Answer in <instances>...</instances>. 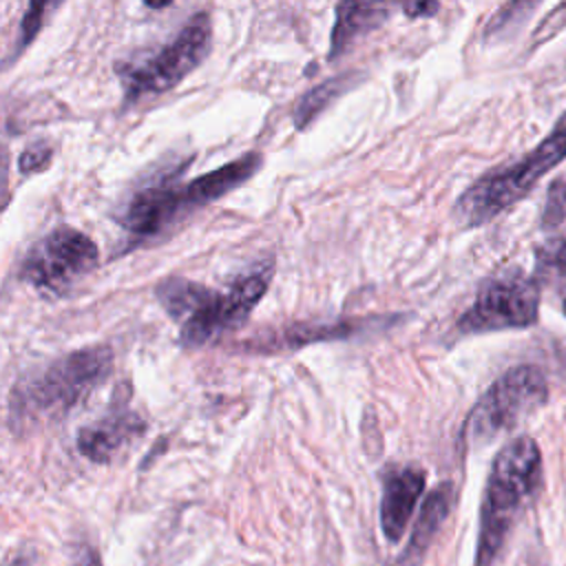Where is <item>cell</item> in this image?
<instances>
[{"label":"cell","mask_w":566,"mask_h":566,"mask_svg":"<svg viewBox=\"0 0 566 566\" xmlns=\"http://www.w3.org/2000/svg\"><path fill=\"white\" fill-rule=\"evenodd\" d=\"M272 261L256 263L239 274L228 290L219 292L208 285L170 276L164 279L155 294L170 318L179 323V340L186 347H199L217 336L237 329L268 292Z\"/></svg>","instance_id":"1"},{"label":"cell","mask_w":566,"mask_h":566,"mask_svg":"<svg viewBox=\"0 0 566 566\" xmlns=\"http://www.w3.org/2000/svg\"><path fill=\"white\" fill-rule=\"evenodd\" d=\"M542 478V453L533 438L520 436L495 455L480 506L475 566H493L506 535L533 497Z\"/></svg>","instance_id":"2"},{"label":"cell","mask_w":566,"mask_h":566,"mask_svg":"<svg viewBox=\"0 0 566 566\" xmlns=\"http://www.w3.org/2000/svg\"><path fill=\"white\" fill-rule=\"evenodd\" d=\"M111 367L113 352L106 345L82 347L55 358L15 387L9 402L13 424L66 416L106 380Z\"/></svg>","instance_id":"3"},{"label":"cell","mask_w":566,"mask_h":566,"mask_svg":"<svg viewBox=\"0 0 566 566\" xmlns=\"http://www.w3.org/2000/svg\"><path fill=\"white\" fill-rule=\"evenodd\" d=\"M566 159V113L522 161L478 179L460 197L455 214L464 226H478L522 199L548 170Z\"/></svg>","instance_id":"4"},{"label":"cell","mask_w":566,"mask_h":566,"mask_svg":"<svg viewBox=\"0 0 566 566\" xmlns=\"http://www.w3.org/2000/svg\"><path fill=\"white\" fill-rule=\"evenodd\" d=\"M212 42V27L208 13H195L186 27L153 55L115 64L124 102L133 104L142 97H155L172 91L186 75H190L208 55Z\"/></svg>","instance_id":"5"},{"label":"cell","mask_w":566,"mask_h":566,"mask_svg":"<svg viewBox=\"0 0 566 566\" xmlns=\"http://www.w3.org/2000/svg\"><path fill=\"white\" fill-rule=\"evenodd\" d=\"M546 396L548 385L537 367H513L480 396L467 418L464 436L471 440H486L500 431H506L537 409Z\"/></svg>","instance_id":"6"},{"label":"cell","mask_w":566,"mask_h":566,"mask_svg":"<svg viewBox=\"0 0 566 566\" xmlns=\"http://www.w3.org/2000/svg\"><path fill=\"white\" fill-rule=\"evenodd\" d=\"M97 261L99 250L88 234L60 226L31 245L20 263V279L42 292L60 294L86 276Z\"/></svg>","instance_id":"7"},{"label":"cell","mask_w":566,"mask_h":566,"mask_svg":"<svg viewBox=\"0 0 566 566\" xmlns=\"http://www.w3.org/2000/svg\"><path fill=\"white\" fill-rule=\"evenodd\" d=\"M539 290L526 276H506L486 283L473 305L460 316L458 329L497 332L511 327H528L537 321Z\"/></svg>","instance_id":"8"},{"label":"cell","mask_w":566,"mask_h":566,"mask_svg":"<svg viewBox=\"0 0 566 566\" xmlns=\"http://www.w3.org/2000/svg\"><path fill=\"white\" fill-rule=\"evenodd\" d=\"M166 175L135 190L119 212V226L133 241H146L164 232L184 214L192 212L186 199V184Z\"/></svg>","instance_id":"9"},{"label":"cell","mask_w":566,"mask_h":566,"mask_svg":"<svg viewBox=\"0 0 566 566\" xmlns=\"http://www.w3.org/2000/svg\"><path fill=\"white\" fill-rule=\"evenodd\" d=\"M146 422L133 409H111L97 422L77 431V451L91 462H108L119 449L139 438Z\"/></svg>","instance_id":"10"},{"label":"cell","mask_w":566,"mask_h":566,"mask_svg":"<svg viewBox=\"0 0 566 566\" xmlns=\"http://www.w3.org/2000/svg\"><path fill=\"white\" fill-rule=\"evenodd\" d=\"M424 491V473L416 467L389 469L382 478L380 526L389 542H398Z\"/></svg>","instance_id":"11"},{"label":"cell","mask_w":566,"mask_h":566,"mask_svg":"<svg viewBox=\"0 0 566 566\" xmlns=\"http://www.w3.org/2000/svg\"><path fill=\"white\" fill-rule=\"evenodd\" d=\"M365 327V323H352V321H343V323H325V325H307V323H298V325H290L285 329L272 332L270 336H261L259 340L248 343L245 347L250 349H259V352H283V349H296L316 340H332V338H349L352 334L360 332Z\"/></svg>","instance_id":"12"},{"label":"cell","mask_w":566,"mask_h":566,"mask_svg":"<svg viewBox=\"0 0 566 566\" xmlns=\"http://www.w3.org/2000/svg\"><path fill=\"white\" fill-rule=\"evenodd\" d=\"M389 7L371 2H340L336 7V22L332 29L329 57H338L358 35L376 29L385 22Z\"/></svg>","instance_id":"13"},{"label":"cell","mask_w":566,"mask_h":566,"mask_svg":"<svg viewBox=\"0 0 566 566\" xmlns=\"http://www.w3.org/2000/svg\"><path fill=\"white\" fill-rule=\"evenodd\" d=\"M453 500H455V491H453L451 482L438 484L424 497V504L420 509V515H418V520L413 524V531H411V537H409V546L405 551L407 559H418L427 551V546L436 537L438 528L447 520V515L453 506Z\"/></svg>","instance_id":"14"},{"label":"cell","mask_w":566,"mask_h":566,"mask_svg":"<svg viewBox=\"0 0 566 566\" xmlns=\"http://www.w3.org/2000/svg\"><path fill=\"white\" fill-rule=\"evenodd\" d=\"M352 77L349 75H338V77H332L318 86H314L312 91H307L294 106V124L296 128H305L329 102H334L347 86H349Z\"/></svg>","instance_id":"15"},{"label":"cell","mask_w":566,"mask_h":566,"mask_svg":"<svg viewBox=\"0 0 566 566\" xmlns=\"http://www.w3.org/2000/svg\"><path fill=\"white\" fill-rule=\"evenodd\" d=\"M535 263L542 274L566 276V237H557L539 245L535 252Z\"/></svg>","instance_id":"16"},{"label":"cell","mask_w":566,"mask_h":566,"mask_svg":"<svg viewBox=\"0 0 566 566\" xmlns=\"http://www.w3.org/2000/svg\"><path fill=\"white\" fill-rule=\"evenodd\" d=\"M57 4L55 2H31L22 22H20V31H18V40H15V49H13V55H20V51L24 46H29L33 42V38L38 35V31L42 29L44 24V18H46V11L55 9Z\"/></svg>","instance_id":"17"},{"label":"cell","mask_w":566,"mask_h":566,"mask_svg":"<svg viewBox=\"0 0 566 566\" xmlns=\"http://www.w3.org/2000/svg\"><path fill=\"white\" fill-rule=\"evenodd\" d=\"M51 155H53V150H51L49 144H44V142L31 144L29 148L22 150V155H20V159H18V170H20L22 175H33V172H38V170H42V168L49 166Z\"/></svg>","instance_id":"18"},{"label":"cell","mask_w":566,"mask_h":566,"mask_svg":"<svg viewBox=\"0 0 566 566\" xmlns=\"http://www.w3.org/2000/svg\"><path fill=\"white\" fill-rule=\"evenodd\" d=\"M566 217V181H555L551 186L546 206H544V214H542V223L544 226H555Z\"/></svg>","instance_id":"19"},{"label":"cell","mask_w":566,"mask_h":566,"mask_svg":"<svg viewBox=\"0 0 566 566\" xmlns=\"http://www.w3.org/2000/svg\"><path fill=\"white\" fill-rule=\"evenodd\" d=\"M9 153L4 146H0V210L9 201Z\"/></svg>","instance_id":"20"},{"label":"cell","mask_w":566,"mask_h":566,"mask_svg":"<svg viewBox=\"0 0 566 566\" xmlns=\"http://www.w3.org/2000/svg\"><path fill=\"white\" fill-rule=\"evenodd\" d=\"M75 566H102V562H99V555L95 553V548L84 546L75 557Z\"/></svg>","instance_id":"21"},{"label":"cell","mask_w":566,"mask_h":566,"mask_svg":"<svg viewBox=\"0 0 566 566\" xmlns=\"http://www.w3.org/2000/svg\"><path fill=\"white\" fill-rule=\"evenodd\" d=\"M438 11V2H411V4H405V13H409L411 18L416 15H427V13H433Z\"/></svg>","instance_id":"22"},{"label":"cell","mask_w":566,"mask_h":566,"mask_svg":"<svg viewBox=\"0 0 566 566\" xmlns=\"http://www.w3.org/2000/svg\"><path fill=\"white\" fill-rule=\"evenodd\" d=\"M564 312H566V301H564Z\"/></svg>","instance_id":"23"}]
</instances>
